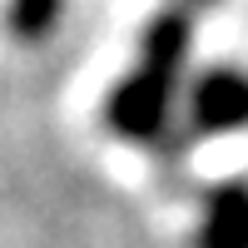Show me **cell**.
Segmentation results:
<instances>
[{
	"label": "cell",
	"instance_id": "cell-1",
	"mask_svg": "<svg viewBox=\"0 0 248 248\" xmlns=\"http://www.w3.org/2000/svg\"><path fill=\"white\" fill-rule=\"evenodd\" d=\"M50 10H55V0H20V5H15V25L25 35H35V30H45Z\"/></svg>",
	"mask_w": 248,
	"mask_h": 248
}]
</instances>
